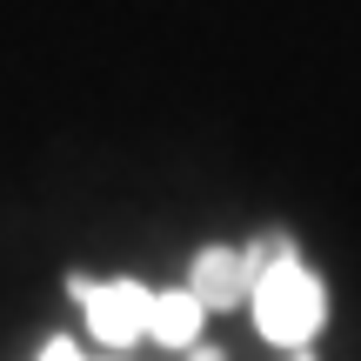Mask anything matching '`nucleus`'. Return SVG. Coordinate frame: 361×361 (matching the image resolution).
Returning a JSON list of instances; mask_svg holds the SVG:
<instances>
[{
	"label": "nucleus",
	"instance_id": "3",
	"mask_svg": "<svg viewBox=\"0 0 361 361\" xmlns=\"http://www.w3.org/2000/svg\"><path fill=\"white\" fill-rule=\"evenodd\" d=\"M188 288L207 301V308H234L241 295H255V288H247L241 255H221V247H207V255L194 261V281H188Z\"/></svg>",
	"mask_w": 361,
	"mask_h": 361
},
{
	"label": "nucleus",
	"instance_id": "5",
	"mask_svg": "<svg viewBox=\"0 0 361 361\" xmlns=\"http://www.w3.org/2000/svg\"><path fill=\"white\" fill-rule=\"evenodd\" d=\"M40 361H80V348H74V341H47V348H40Z\"/></svg>",
	"mask_w": 361,
	"mask_h": 361
},
{
	"label": "nucleus",
	"instance_id": "4",
	"mask_svg": "<svg viewBox=\"0 0 361 361\" xmlns=\"http://www.w3.org/2000/svg\"><path fill=\"white\" fill-rule=\"evenodd\" d=\"M201 314H207V301L194 295V288L154 295V314H147V335H154V341H168V348H188V341L201 335Z\"/></svg>",
	"mask_w": 361,
	"mask_h": 361
},
{
	"label": "nucleus",
	"instance_id": "1",
	"mask_svg": "<svg viewBox=\"0 0 361 361\" xmlns=\"http://www.w3.org/2000/svg\"><path fill=\"white\" fill-rule=\"evenodd\" d=\"M255 308H261V328L295 348V341H308L314 328H322V281L301 274L295 261H274L255 281Z\"/></svg>",
	"mask_w": 361,
	"mask_h": 361
},
{
	"label": "nucleus",
	"instance_id": "6",
	"mask_svg": "<svg viewBox=\"0 0 361 361\" xmlns=\"http://www.w3.org/2000/svg\"><path fill=\"white\" fill-rule=\"evenodd\" d=\"M188 361H221V355H214V348H194V355H188Z\"/></svg>",
	"mask_w": 361,
	"mask_h": 361
},
{
	"label": "nucleus",
	"instance_id": "2",
	"mask_svg": "<svg viewBox=\"0 0 361 361\" xmlns=\"http://www.w3.org/2000/svg\"><path fill=\"white\" fill-rule=\"evenodd\" d=\"M74 295L87 301V322H94V335L101 341H134V335H147V314H154V295H147L141 281H107V288H94V281H80L74 274Z\"/></svg>",
	"mask_w": 361,
	"mask_h": 361
},
{
	"label": "nucleus",
	"instance_id": "7",
	"mask_svg": "<svg viewBox=\"0 0 361 361\" xmlns=\"http://www.w3.org/2000/svg\"><path fill=\"white\" fill-rule=\"evenodd\" d=\"M295 361H308V355H295Z\"/></svg>",
	"mask_w": 361,
	"mask_h": 361
}]
</instances>
